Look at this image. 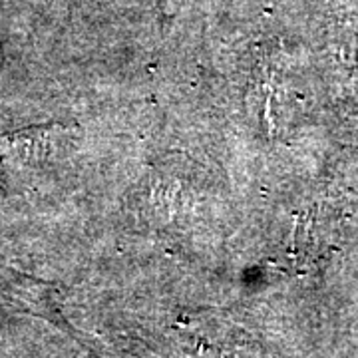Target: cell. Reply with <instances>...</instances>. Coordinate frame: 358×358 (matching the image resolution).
<instances>
[{"mask_svg":"<svg viewBox=\"0 0 358 358\" xmlns=\"http://www.w3.org/2000/svg\"><path fill=\"white\" fill-rule=\"evenodd\" d=\"M46 131L48 128H28L13 131V134H2L0 136V164L4 159H10V157L28 152L34 145V141L42 138Z\"/></svg>","mask_w":358,"mask_h":358,"instance_id":"6da1fadb","label":"cell"}]
</instances>
